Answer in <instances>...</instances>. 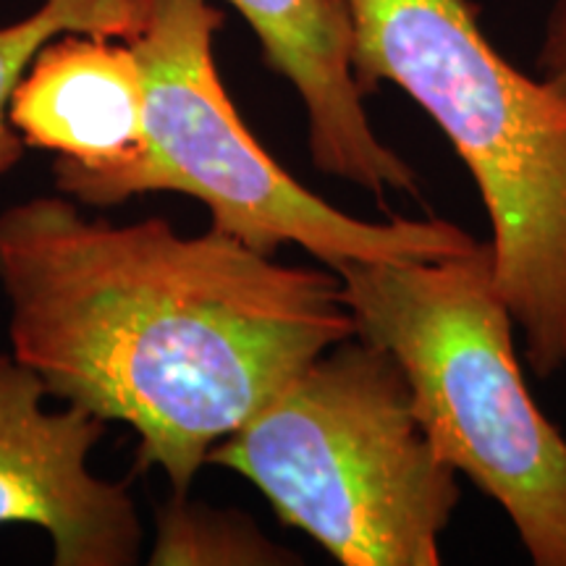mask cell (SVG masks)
<instances>
[{
  "label": "cell",
  "mask_w": 566,
  "mask_h": 566,
  "mask_svg": "<svg viewBox=\"0 0 566 566\" xmlns=\"http://www.w3.org/2000/svg\"><path fill=\"white\" fill-rule=\"evenodd\" d=\"M0 289L13 357L55 399L129 424L139 467L174 495L304 365L357 336L331 268L166 218H84L66 195L0 212Z\"/></svg>",
  "instance_id": "1"
},
{
  "label": "cell",
  "mask_w": 566,
  "mask_h": 566,
  "mask_svg": "<svg viewBox=\"0 0 566 566\" xmlns=\"http://www.w3.org/2000/svg\"><path fill=\"white\" fill-rule=\"evenodd\" d=\"M363 95L396 84L438 124L491 221L493 279L537 378L566 367V92L488 42L470 0H346Z\"/></svg>",
  "instance_id": "2"
},
{
  "label": "cell",
  "mask_w": 566,
  "mask_h": 566,
  "mask_svg": "<svg viewBox=\"0 0 566 566\" xmlns=\"http://www.w3.org/2000/svg\"><path fill=\"white\" fill-rule=\"evenodd\" d=\"M342 566H438L462 493L394 354L331 346L208 454Z\"/></svg>",
  "instance_id": "3"
},
{
  "label": "cell",
  "mask_w": 566,
  "mask_h": 566,
  "mask_svg": "<svg viewBox=\"0 0 566 566\" xmlns=\"http://www.w3.org/2000/svg\"><path fill=\"white\" fill-rule=\"evenodd\" d=\"M334 273L357 336L394 354L441 457L504 509L530 562L566 566V438L525 384L491 242Z\"/></svg>",
  "instance_id": "4"
},
{
  "label": "cell",
  "mask_w": 566,
  "mask_h": 566,
  "mask_svg": "<svg viewBox=\"0 0 566 566\" xmlns=\"http://www.w3.org/2000/svg\"><path fill=\"white\" fill-rule=\"evenodd\" d=\"M223 13L210 0H145L132 40L147 92L145 195L179 192L202 202L210 229L275 254L294 244L336 271L346 263H417L480 244L459 226L428 218L375 223L302 187L247 129L212 59Z\"/></svg>",
  "instance_id": "5"
},
{
  "label": "cell",
  "mask_w": 566,
  "mask_h": 566,
  "mask_svg": "<svg viewBox=\"0 0 566 566\" xmlns=\"http://www.w3.org/2000/svg\"><path fill=\"white\" fill-rule=\"evenodd\" d=\"M45 396L30 365L0 354V525L40 527L55 566L137 564V506L87 464L108 422L71 405L48 412Z\"/></svg>",
  "instance_id": "6"
},
{
  "label": "cell",
  "mask_w": 566,
  "mask_h": 566,
  "mask_svg": "<svg viewBox=\"0 0 566 566\" xmlns=\"http://www.w3.org/2000/svg\"><path fill=\"white\" fill-rule=\"evenodd\" d=\"M11 126L55 153L59 192L111 208L145 195L147 92L129 42L66 32L48 40L13 90Z\"/></svg>",
  "instance_id": "7"
},
{
  "label": "cell",
  "mask_w": 566,
  "mask_h": 566,
  "mask_svg": "<svg viewBox=\"0 0 566 566\" xmlns=\"http://www.w3.org/2000/svg\"><path fill=\"white\" fill-rule=\"evenodd\" d=\"M258 34L263 59L296 90L307 111L317 171L384 200L388 189L417 197L412 166L375 134L352 71L346 0H229Z\"/></svg>",
  "instance_id": "8"
},
{
  "label": "cell",
  "mask_w": 566,
  "mask_h": 566,
  "mask_svg": "<svg viewBox=\"0 0 566 566\" xmlns=\"http://www.w3.org/2000/svg\"><path fill=\"white\" fill-rule=\"evenodd\" d=\"M145 21V0H45L27 19L0 27V176L24 158V139L11 126L13 90L48 40L66 32L132 40Z\"/></svg>",
  "instance_id": "9"
},
{
  "label": "cell",
  "mask_w": 566,
  "mask_h": 566,
  "mask_svg": "<svg viewBox=\"0 0 566 566\" xmlns=\"http://www.w3.org/2000/svg\"><path fill=\"white\" fill-rule=\"evenodd\" d=\"M300 558L268 541L250 516L218 512L174 495L155 516V543L147 564L153 566H237V564H296Z\"/></svg>",
  "instance_id": "10"
},
{
  "label": "cell",
  "mask_w": 566,
  "mask_h": 566,
  "mask_svg": "<svg viewBox=\"0 0 566 566\" xmlns=\"http://www.w3.org/2000/svg\"><path fill=\"white\" fill-rule=\"evenodd\" d=\"M537 69L543 80L566 92V0H554L551 6L546 34L537 53Z\"/></svg>",
  "instance_id": "11"
}]
</instances>
